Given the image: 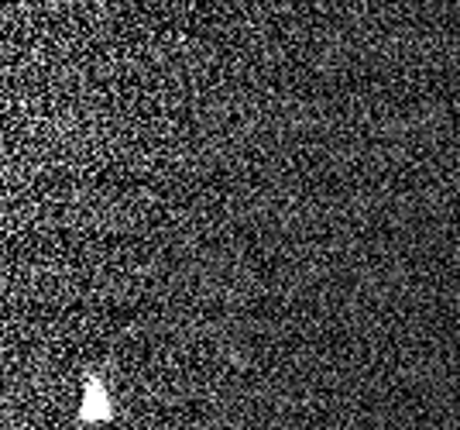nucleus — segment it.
I'll return each instance as SVG.
<instances>
[{
	"label": "nucleus",
	"instance_id": "obj_1",
	"mask_svg": "<svg viewBox=\"0 0 460 430\" xmlns=\"http://www.w3.org/2000/svg\"><path fill=\"white\" fill-rule=\"evenodd\" d=\"M114 417V407H111V396L103 390L100 379H90L86 390H83V410H79V420L83 424H96V420H111Z\"/></svg>",
	"mask_w": 460,
	"mask_h": 430
}]
</instances>
